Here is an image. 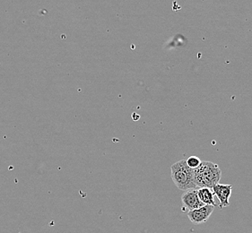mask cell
Returning a JSON list of instances; mask_svg holds the SVG:
<instances>
[{
  "instance_id": "cell-1",
  "label": "cell",
  "mask_w": 252,
  "mask_h": 233,
  "mask_svg": "<svg viewBox=\"0 0 252 233\" xmlns=\"http://www.w3.org/2000/svg\"><path fill=\"white\" fill-rule=\"evenodd\" d=\"M222 171L212 162H201L199 167L194 170V177L197 188H212L220 181Z\"/></svg>"
},
{
  "instance_id": "cell-2",
  "label": "cell",
  "mask_w": 252,
  "mask_h": 233,
  "mask_svg": "<svg viewBox=\"0 0 252 233\" xmlns=\"http://www.w3.org/2000/svg\"><path fill=\"white\" fill-rule=\"evenodd\" d=\"M172 179L177 188L181 190L197 189L194 177V170L188 166L186 160L179 161L171 167Z\"/></svg>"
},
{
  "instance_id": "cell-3",
  "label": "cell",
  "mask_w": 252,
  "mask_h": 233,
  "mask_svg": "<svg viewBox=\"0 0 252 233\" xmlns=\"http://www.w3.org/2000/svg\"><path fill=\"white\" fill-rule=\"evenodd\" d=\"M214 209L215 206L206 204L202 207L189 211L188 217L194 224H201V223H206L209 219L214 212Z\"/></svg>"
},
{
  "instance_id": "cell-4",
  "label": "cell",
  "mask_w": 252,
  "mask_h": 233,
  "mask_svg": "<svg viewBox=\"0 0 252 233\" xmlns=\"http://www.w3.org/2000/svg\"><path fill=\"white\" fill-rule=\"evenodd\" d=\"M212 190L220 202V208L227 207L230 205V198L232 196V185H224L218 183L213 187Z\"/></svg>"
},
{
  "instance_id": "cell-5",
  "label": "cell",
  "mask_w": 252,
  "mask_h": 233,
  "mask_svg": "<svg viewBox=\"0 0 252 233\" xmlns=\"http://www.w3.org/2000/svg\"><path fill=\"white\" fill-rule=\"evenodd\" d=\"M182 201L183 205L189 211L202 207L205 204L202 203L197 195V189H189L182 195Z\"/></svg>"
},
{
  "instance_id": "cell-6",
  "label": "cell",
  "mask_w": 252,
  "mask_h": 233,
  "mask_svg": "<svg viewBox=\"0 0 252 233\" xmlns=\"http://www.w3.org/2000/svg\"><path fill=\"white\" fill-rule=\"evenodd\" d=\"M197 195L198 198L200 199L202 203L205 205H213V206H217L216 201H215V194L213 192L212 188H201L197 189Z\"/></svg>"
},
{
  "instance_id": "cell-7",
  "label": "cell",
  "mask_w": 252,
  "mask_h": 233,
  "mask_svg": "<svg viewBox=\"0 0 252 233\" xmlns=\"http://www.w3.org/2000/svg\"><path fill=\"white\" fill-rule=\"evenodd\" d=\"M201 160L197 157V156H190V157L188 158L186 160L188 166L192 169V170H195L197 167H199V165L201 164Z\"/></svg>"
}]
</instances>
